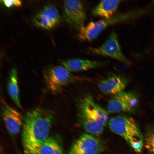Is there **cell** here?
I'll use <instances>...</instances> for the list:
<instances>
[{
    "label": "cell",
    "instance_id": "obj_11",
    "mask_svg": "<svg viewBox=\"0 0 154 154\" xmlns=\"http://www.w3.org/2000/svg\"><path fill=\"white\" fill-rule=\"evenodd\" d=\"M1 112L5 126L8 131L12 135H16L23 126L24 118L15 109L2 102Z\"/></svg>",
    "mask_w": 154,
    "mask_h": 154
},
{
    "label": "cell",
    "instance_id": "obj_17",
    "mask_svg": "<svg viewBox=\"0 0 154 154\" xmlns=\"http://www.w3.org/2000/svg\"><path fill=\"white\" fill-rule=\"evenodd\" d=\"M145 147L152 154H154V130L148 133L145 138Z\"/></svg>",
    "mask_w": 154,
    "mask_h": 154
},
{
    "label": "cell",
    "instance_id": "obj_8",
    "mask_svg": "<svg viewBox=\"0 0 154 154\" xmlns=\"http://www.w3.org/2000/svg\"><path fill=\"white\" fill-rule=\"evenodd\" d=\"M105 149V145L101 140L84 133L73 142L68 154H100Z\"/></svg>",
    "mask_w": 154,
    "mask_h": 154
},
{
    "label": "cell",
    "instance_id": "obj_7",
    "mask_svg": "<svg viewBox=\"0 0 154 154\" xmlns=\"http://www.w3.org/2000/svg\"><path fill=\"white\" fill-rule=\"evenodd\" d=\"M138 101V96L134 92L123 91L111 97L107 104V111L110 113L122 112L133 113Z\"/></svg>",
    "mask_w": 154,
    "mask_h": 154
},
{
    "label": "cell",
    "instance_id": "obj_1",
    "mask_svg": "<svg viewBox=\"0 0 154 154\" xmlns=\"http://www.w3.org/2000/svg\"><path fill=\"white\" fill-rule=\"evenodd\" d=\"M54 120L53 112L48 109L37 108L26 113L22 133L24 154H40V145L48 137Z\"/></svg>",
    "mask_w": 154,
    "mask_h": 154
},
{
    "label": "cell",
    "instance_id": "obj_14",
    "mask_svg": "<svg viewBox=\"0 0 154 154\" xmlns=\"http://www.w3.org/2000/svg\"><path fill=\"white\" fill-rule=\"evenodd\" d=\"M120 0H102L92 9V15L103 19L109 18L115 14L120 3Z\"/></svg>",
    "mask_w": 154,
    "mask_h": 154
},
{
    "label": "cell",
    "instance_id": "obj_9",
    "mask_svg": "<svg viewBox=\"0 0 154 154\" xmlns=\"http://www.w3.org/2000/svg\"><path fill=\"white\" fill-rule=\"evenodd\" d=\"M93 54L113 58L123 63L129 65L130 62L123 54L116 33L111 32L105 41L100 46L91 48L88 50Z\"/></svg>",
    "mask_w": 154,
    "mask_h": 154
},
{
    "label": "cell",
    "instance_id": "obj_2",
    "mask_svg": "<svg viewBox=\"0 0 154 154\" xmlns=\"http://www.w3.org/2000/svg\"><path fill=\"white\" fill-rule=\"evenodd\" d=\"M78 120L87 132L96 135L103 132L108 121L109 112L87 95L80 99L77 104Z\"/></svg>",
    "mask_w": 154,
    "mask_h": 154
},
{
    "label": "cell",
    "instance_id": "obj_13",
    "mask_svg": "<svg viewBox=\"0 0 154 154\" xmlns=\"http://www.w3.org/2000/svg\"><path fill=\"white\" fill-rule=\"evenodd\" d=\"M59 62L70 72H78L88 70L102 65V62L86 59L73 58L60 60Z\"/></svg>",
    "mask_w": 154,
    "mask_h": 154
},
{
    "label": "cell",
    "instance_id": "obj_5",
    "mask_svg": "<svg viewBox=\"0 0 154 154\" xmlns=\"http://www.w3.org/2000/svg\"><path fill=\"white\" fill-rule=\"evenodd\" d=\"M43 74L46 87L54 94L59 92L63 87L79 79L62 65L48 67L43 71Z\"/></svg>",
    "mask_w": 154,
    "mask_h": 154
},
{
    "label": "cell",
    "instance_id": "obj_4",
    "mask_svg": "<svg viewBox=\"0 0 154 154\" xmlns=\"http://www.w3.org/2000/svg\"><path fill=\"white\" fill-rule=\"evenodd\" d=\"M139 17L138 11L134 10L115 14L109 18L91 21L79 31L78 37L81 40H92L109 26L120 23L131 21Z\"/></svg>",
    "mask_w": 154,
    "mask_h": 154
},
{
    "label": "cell",
    "instance_id": "obj_16",
    "mask_svg": "<svg viewBox=\"0 0 154 154\" xmlns=\"http://www.w3.org/2000/svg\"><path fill=\"white\" fill-rule=\"evenodd\" d=\"M17 71L15 68L10 71L7 81V90L11 98L18 107L21 108L19 99Z\"/></svg>",
    "mask_w": 154,
    "mask_h": 154
},
{
    "label": "cell",
    "instance_id": "obj_3",
    "mask_svg": "<svg viewBox=\"0 0 154 154\" xmlns=\"http://www.w3.org/2000/svg\"><path fill=\"white\" fill-rule=\"evenodd\" d=\"M108 124L112 131L122 137L136 152H141L143 136L134 119L126 115H118L111 118Z\"/></svg>",
    "mask_w": 154,
    "mask_h": 154
},
{
    "label": "cell",
    "instance_id": "obj_6",
    "mask_svg": "<svg viewBox=\"0 0 154 154\" xmlns=\"http://www.w3.org/2000/svg\"><path fill=\"white\" fill-rule=\"evenodd\" d=\"M62 12L66 22L74 29L79 31L85 26L86 15L82 1H64L62 5Z\"/></svg>",
    "mask_w": 154,
    "mask_h": 154
},
{
    "label": "cell",
    "instance_id": "obj_10",
    "mask_svg": "<svg viewBox=\"0 0 154 154\" xmlns=\"http://www.w3.org/2000/svg\"><path fill=\"white\" fill-rule=\"evenodd\" d=\"M33 22L37 26L49 30L58 25L60 17L56 8L53 5H45L33 18Z\"/></svg>",
    "mask_w": 154,
    "mask_h": 154
},
{
    "label": "cell",
    "instance_id": "obj_12",
    "mask_svg": "<svg viewBox=\"0 0 154 154\" xmlns=\"http://www.w3.org/2000/svg\"><path fill=\"white\" fill-rule=\"evenodd\" d=\"M127 83V80L124 77L112 74L101 80L98 87L104 93L113 95L123 91Z\"/></svg>",
    "mask_w": 154,
    "mask_h": 154
},
{
    "label": "cell",
    "instance_id": "obj_18",
    "mask_svg": "<svg viewBox=\"0 0 154 154\" xmlns=\"http://www.w3.org/2000/svg\"><path fill=\"white\" fill-rule=\"evenodd\" d=\"M2 1L4 5L8 8L13 6L19 7L22 5L21 1L18 0H3Z\"/></svg>",
    "mask_w": 154,
    "mask_h": 154
},
{
    "label": "cell",
    "instance_id": "obj_15",
    "mask_svg": "<svg viewBox=\"0 0 154 154\" xmlns=\"http://www.w3.org/2000/svg\"><path fill=\"white\" fill-rule=\"evenodd\" d=\"M40 154H64L62 140L57 135L48 137L41 144Z\"/></svg>",
    "mask_w": 154,
    "mask_h": 154
}]
</instances>
